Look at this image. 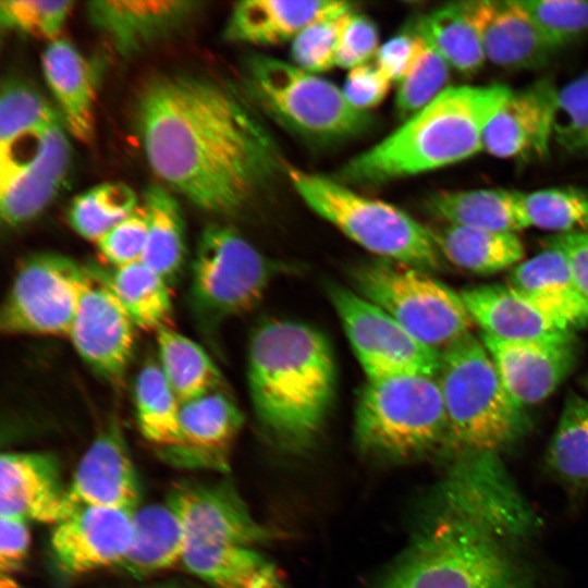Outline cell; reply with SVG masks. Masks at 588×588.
Instances as JSON below:
<instances>
[{
    "label": "cell",
    "instance_id": "cell-1",
    "mask_svg": "<svg viewBox=\"0 0 588 588\" xmlns=\"http://www.w3.org/2000/svg\"><path fill=\"white\" fill-rule=\"evenodd\" d=\"M136 118L152 171L203 210H243L281 168L278 145L259 115L217 81L186 74L152 78L139 94Z\"/></svg>",
    "mask_w": 588,
    "mask_h": 588
},
{
    "label": "cell",
    "instance_id": "cell-2",
    "mask_svg": "<svg viewBox=\"0 0 588 588\" xmlns=\"http://www.w3.org/2000/svg\"><path fill=\"white\" fill-rule=\"evenodd\" d=\"M534 511L488 491L444 489L409 547L372 588H538L522 546Z\"/></svg>",
    "mask_w": 588,
    "mask_h": 588
},
{
    "label": "cell",
    "instance_id": "cell-3",
    "mask_svg": "<svg viewBox=\"0 0 588 588\" xmlns=\"http://www.w3.org/2000/svg\"><path fill=\"white\" fill-rule=\"evenodd\" d=\"M247 379L257 419L270 440L303 452L318 437L335 389V365L327 338L310 326L269 320L248 347Z\"/></svg>",
    "mask_w": 588,
    "mask_h": 588
},
{
    "label": "cell",
    "instance_id": "cell-4",
    "mask_svg": "<svg viewBox=\"0 0 588 588\" xmlns=\"http://www.w3.org/2000/svg\"><path fill=\"white\" fill-rule=\"evenodd\" d=\"M511 91L502 84L446 87L334 179L373 186L467 159L482 150L486 128Z\"/></svg>",
    "mask_w": 588,
    "mask_h": 588
},
{
    "label": "cell",
    "instance_id": "cell-5",
    "mask_svg": "<svg viewBox=\"0 0 588 588\" xmlns=\"http://www.w3.org/2000/svg\"><path fill=\"white\" fill-rule=\"evenodd\" d=\"M437 378L448 419V456L462 451L500 454L528 433L524 407L512 399L486 346L471 333L442 352Z\"/></svg>",
    "mask_w": 588,
    "mask_h": 588
},
{
    "label": "cell",
    "instance_id": "cell-6",
    "mask_svg": "<svg viewBox=\"0 0 588 588\" xmlns=\"http://www.w3.org/2000/svg\"><path fill=\"white\" fill-rule=\"evenodd\" d=\"M355 438L365 454L390 462L443 451L448 419L438 378L367 380L357 402Z\"/></svg>",
    "mask_w": 588,
    "mask_h": 588
},
{
    "label": "cell",
    "instance_id": "cell-7",
    "mask_svg": "<svg viewBox=\"0 0 588 588\" xmlns=\"http://www.w3.org/2000/svg\"><path fill=\"white\" fill-rule=\"evenodd\" d=\"M290 181L304 203L365 249L422 271L441 266L432 230L389 203L369 198L322 174L289 170Z\"/></svg>",
    "mask_w": 588,
    "mask_h": 588
},
{
    "label": "cell",
    "instance_id": "cell-8",
    "mask_svg": "<svg viewBox=\"0 0 588 588\" xmlns=\"http://www.w3.org/2000/svg\"><path fill=\"white\" fill-rule=\"evenodd\" d=\"M249 94L264 111L289 130L316 140L359 135L372 124L333 83L294 63L256 54L246 62Z\"/></svg>",
    "mask_w": 588,
    "mask_h": 588
},
{
    "label": "cell",
    "instance_id": "cell-9",
    "mask_svg": "<svg viewBox=\"0 0 588 588\" xmlns=\"http://www.w3.org/2000/svg\"><path fill=\"white\" fill-rule=\"evenodd\" d=\"M353 281L359 295L438 352L470 333L473 320L461 294L427 271L380 259L358 266Z\"/></svg>",
    "mask_w": 588,
    "mask_h": 588
},
{
    "label": "cell",
    "instance_id": "cell-10",
    "mask_svg": "<svg viewBox=\"0 0 588 588\" xmlns=\"http://www.w3.org/2000/svg\"><path fill=\"white\" fill-rule=\"evenodd\" d=\"M277 270L234 229L209 225L200 235L192 266L194 308L209 322L245 314L259 304Z\"/></svg>",
    "mask_w": 588,
    "mask_h": 588
},
{
    "label": "cell",
    "instance_id": "cell-11",
    "mask_svg": "<svg viewBox=\"0 0 588 588\" xmlns=\"http://www.w3.org/2000/svg\"><path fill=\"white\" fill-rule=\"evenodd\" d=\"M87 272L88 268L59 254L27 257L2 304V333L68 338Z\"/></svg>",
    "mask_w": 588,
    "mask_h": 588
},
{
    "label": "cell",
    "instance_id": "cell-12",
    "mask_svg": "<svg viewBox=\"0 0 588 588\" xmlns=\"http://www.w3.org/2000/svg\"><path fill=\"white\" fill-rule=\"evenodd\" d=\"M328 292L367 380L438 376L441 352L418 341L357 292L336 284Z\"/></svg>",
    "mask_w": 588,
    "mask_h": 588
},
{
    "label": "cell",
    "instance_id": "cell-13",
    "mask_svg": "<svg viewBox=\"0 0 588 588\" xmlns=\"http://www.w3.org/2000/svg\"><path fill=\"white\" fill-rule=\"evenodd\" d=\"M135 324L106 275L88 269L68 339L98 375L119 382L130 364Z\"/></svg>",
    "mask_w": 588,
    "mask_h": 588
},
{
    "label": "cell",
    "instance_id": "cell-14",
    "mask_svg": "<svg viewBox=\"0 0 588 588\" xmlns=\"http://www.w3.org/2000/svg\"><path fill=\"white\" fill-rule=\"evenodd\" d=\"M164 502L182 524L188 539L255 547L277 537L274 530L254 518L229 479L175 481L169 488Z\"/></svg>",
    "mask_w": 588,
    "mask_h": 588
},
{
    "label": "cell",
    "instance_id": "cell-15",
    "mask_svg": "<svg viewBox=\"0 0 588 588\" xmlns=\"http://www.w3.org/2000/svg\"><path fill=\"white\" fill-rule=\"evenodd\" d=\"M503 385L522 407L549 397L572 373L579 356L574 332L530 341H504L481 333Z\"/></svg>",
    "mask_w": 588,
    "mask_h": 588
},
{
    "label": "cell",
    "instance_id": "cell-16",
    "mask_svg": "<svg viewBox=\"0 0 588 588\" xmlns=\"http://www.w3.org/2000/svg\"><path fill=\"white\" fill-rule=\"evenodd\" d=\"M133 538V512L79 507L53 525L50 552L58 571L68 577L118 566Z\"/></svg>",
    "mask_w": 588,
    "mask_h": 588
},
{
    "label": "cell",
    "instance_id": "cell-17",
    "mask_svg": "<svg viewBox=\"0 0 588 588\" xmlns=\"http://www.w3.org/2000/svg\"><path fill=\"white\" fill-rule=\"evenodd\" d=\"M140 498L139 478L125 437L112 419L98 432L75 469L66 488L64 516L85 506L134 512Z\"/></svg>",
    "mask_w": 588,
    "mask_h": 588
},
{
    "label": "cell",
    "instance_id": "cell-18",
    "mask_svg": "<svg viewBox=\"0 0 588 588\" xmlns=\"http://www.w3.org/2000/svg\"><path fill=\"white\" fill-rule=\"evenodd\" d=\"M558 93L547 78L512 90L486 128L482 150L503 159L546 156L553 139Z\"/></svg>",
    "mask_w": 588,
    "mask_h": 588
},
{
    "label": "cell",
    "instance_id": "cell-19",
    "mask_svg": "<svg viewBox=\"0 0 588 588\" xmlns=\"http://www.w3.org/2000/svg\"><path fill=\"white\" fill-rule=\"evenodd\" d=\"M243 420L241 409L221 390L182 403L181 443L162 455L175 466L228 471Z\"/></svg>",
    "mask_w": 588,
    "mask_h": 588
},
{
    "label": "cell",
    "instance_id": "cell-20",
    "mask_svg": "<svg viewBox=\"0 0 588 588\" xmlns=\"http://www.w3.org/2000/svg\"><path fill=\"white\" fill-rule=\"evenodd\" d=\"M71 150L62 122L49 125L34 154L0 176V211L9 226L39 215L59 191L70 166Z\"/></svg>",
    "mask_w": 588,
    "mask_h": 588
},
{
    "label": "cell",
    "instance_id": "cell-21",
    "mask_svg": "<svg viewBox=\"0 0 588 588\" xmlns=\"http://www.w3.org/2000/svg\"><path fill=\"white\" fill-rule=\"evenodd\" d=\"M66 488L59 460L47 452H8L0 458V517L57 524Z\"/></svg>",
    "mask_w": 588,
    "mask_h": 588
},
{
    "label": "cell",
    "instance_id": "cell-22",
    "mask_svg": "<svg viewBox=\"0 0 588 588\" xmlns=\"http://www.w3.org/2000/svg\"><path fill=\"white\" fill-rule=\"evenodd\" d=\"M461 5L473 23L486 57L506 69H535L553 51L517 0H471Z\"/></svg>",
    "mask_w": 588,
    "mask_h": 588
},
{
    "label": "cell",
    "instance_id": "cell-23",
    "mask_svg": "<svg viewBox=\"0 0 588 588\" xmlns=\"http://www.w3.org/2000/svg\"><path fill=\"white\" fill-rule=\"evenodd\" d=\"M507 284L568 331L588 326V301L560 250L546 247L519 262L512 268Z\"/></svg>",
    "mask_w": 588,
    "mask_h": 588
},
{
    "label": "cell",
    "instance_id": "cell-24",
    "mask_svg": "<svg viewBox=\"0 0 588 588\" xmlns=\"http://www.w3.org/2000/svg\"><path fill=\"white\" fill-rule=\"evenodd\" d=\"M199 2L176 0L93 1L91 23L105 33L121 54H131L180 27Z\"/></svg>",
    "mask_w": 588,
    "mask_h": 588
},
{
    "label": "cell",
    "instance_id": "cell-25",
    "mask_svg": "<svg viewBox=\"0 0 588 588\" xmlns=\"http://www.w3.org/2000/svg\"><path fill=\"white\" fill-rule=\"evenodd\" d=\"M460 294L473 322L497 339L530 341L572 332L507 283L481 284Z\"/></svg>",
    "mask_w": 588,
    "mask_h": 588
},
{
    "label": "cell",
    "instance_id": "cell-26",
    "mask_svg": "<svg viewBox=\"0 0 588 588\" xmlns=\"http://www.w3.org/2000/svg\"><path fill=\"white\" fill-rule=\"evenodd\" d=\"M348 7V2L332 0L241 1L230 14L225 37L238 42L275 45L293 40L309 24Z\"/></svg>",
    "mask_w": 588,
    "mask_h": 588
},
{
    "label": "cell",
    "instance_id": "cell-27",
    "mask_svg": "<svg viewBox=\"0 0 588 588\" xmlns=\"http://www.w3.org/2000/svg\"><path fill=\"white\" fill-rule=\"evenodd\" d=\"M181 565L210 588H284L277 567L254 547L188 539Z\"/></svg>",
    "mask_w": 588,
    "mask_h": 588
},
{
    "label": "cell",
    "instance_id": "cell-28",
    "mask_svg": "<svg viewBox=\"0 0 588 588\" xmlns=\"http://www.w3.org/2000/svg\"><path fill=\"white\" fill-rule=\"evenodd\" d=\"M41 64L63 125L75 138L89 140L94 133L95 77L88 62L72 44L56 39L46 47Z\"/></svg>",
    "mask_w": 588,
    "mask_h": 588
},
{
    "label": "cell",
    "instance_id": "cell-29",
    "mask_svg": "<svg viewBox=\"0 0 588 588\" xmlns=\"http://www.w3.org/2000/svg\"><path fill=\"white\" fill-rule=\"evenodd\" d=\"M187 541L166 502L139 506L133 512L131 546L117 567L137 579L164 572L182 563Z\"/></svg>",
    "mask_w": 588,
    "mask_h": 588
},
{
    "label": "cell",
    "instance_id": "cell-30",
    "mask_svg": "<svg viewBox=\"0 0 588 588\" xmlns=\"http://www.w3.org/2000/svg\"><path fill=\"white\" fill-rule=\"evenodd\" d=\"M427 208L446 224L516 233L529 228L523 192L477 188L440 192L430 196Z\"/></svg>",
    "mask_w": 588,
    "mask_h": 588
},
{
    "label": "cell",
    "instance_id": "cell-31",
    "mask_svg": "<svg viewBox=\"0 0 588 588\" xmlns=\"http://www.w3.org/2000/svg\"><path fill=\"white\" fill-rule=\"evenodd\" d=\"M544 467L573 503L588 493V399L574 392L565 397Z\"/></svg>",
    "mask_w": 588,
    "mask_h": 588
},
{
    "label": "cell",
    "instance_id": "cell-32",
    "mask_svg": "<svg viewBox=\"0 0 588 588\" xmlns=\"http://www.w3.org/2000/svg\"><path fill=\"white\" fill-rule=\"evenodd\" d=\"M443 257L475 274H493L515 267L525 248L516 233L446 224L432 231Z\"/></svg>",
    "mask_w": 588,
    "mask_h": 588
},
{
    "label": "cell",
    "instance_id": "cell-33",
    "mask_svg": "<svg viewBox=\"0 0 588 588\" xmlns=\"http://www.w3.org/2000/svg\"><path fill=\"white\" fill-rule=\"evenodd\" d=\"M159 366L181 403L220 390L221 375L205 350L170 326L156 331Z\"/></svg>",
    "mask_w": 588,
    "mask_h": 588
},
{
    "label": "cell",
    "instance_id": "cell-34",
    "mask_svg": "<svg viewBox=\"0 0 588 588\" xmlns=\"http://www.w3.org/2000/svg\"><path fill=\"white\" fill-rule=\"evenodd\" d=\"M135 327L157 331L169 326L172 301L168 281L142 261L106 275Z\"/></svg>",
    "mask_w": 588,
    "mask_h": 588
},
{
    "label": "cell",
    "instance_id": "cell-35",
    "mask_svg": "<svg viewBox=\"0 0 588 588\" xmlns=\"http://www.w3.org/2000/svg\"><path fill=\"white\" fill-rule=\"evenodd\" d=\"M136 419L144 438L161 452L181 443V402L163 376L158 363H147L134 385Z\"/></svg>",
    "mask_w": 588,
    "mask_h": 588
},
{
    "label": "cell",
    "instance_id": "cell-36",
    "mask_svg": "<svg viewBox=\"0 0 588 588\" xmlns=\"http://www.w3.org/2000/svg\"><path fill=\"white\" fill-rule=\"evenodd\" d=\"M147 235L142 262L168 282L181 269L185 256L184 228L180 207L161 186L145 192Z\"/></svg>",
    "mask_w": 588,
    "mask_h": 588
},
{
    "label": "cell",
    "instance_id": "cell-37",
    "mask_svg": "<svg viewBox=\"0 0 588 588\" xmlns=\"http://www.w3.org/2000/svg\"><path fill=\"white\" fill-rule=\"evenodd\" d=\"M415 32L462 73H474L486 61L479 36L461 2L428 13L418 21Z\"/></svg>",
    "mask_w": 588,
    "mask_h": 588
},
{
    "label": "cell",
    "instance_id": "cell-38",
    "mask_svg": "<svg viewBox=\"0 0 588 588\" xmlns=\"http://www.w3.org/2000/svg\"><path fill=\"white\" fill-rule=\"evenodd\" d=\"M133 189L120 182L96 185L71 203L69 220L84 238L97 243L137 208Z\"/></svg>",
    "mask_w": 588,
    "mask_h": 588
},
{
    "label": "cell",
    "instance_id": "cell-39",
    "mask_svg": "<svg viewBox=\"0 0 588 588\" xmlns=\"http://www.w3.org/2000/svg\"><path fill=\"white\" fill-rule=\"evenodd\" d=\"M529 226L564 233H588V193L556 186L523 193Z\"/></svg>",
    "mask_w": 588,
    "mask_h": 588
},
{
    "label": "cell",
    "instance_id": "cell-40",
    "mask_svg": "<svg viewBox=\"0 0 588 588\" xmlns=\"http://www.w3.org/2000/svg\"><path fill=\"white\" fill-rule=\"evenodd\" d=\"M58 121L59 115L34 88L17 81H8L2 85L0 151Z\"/></svg>",
    "mask_w": 588,
    "mask_h": 588
},
{
    "label": "cell",
    "instance_id": "cell-41",
    "mask_svg": "<svg viewBox=\"0 0 588 588\" xmlns=\"http://www.w3.org/2000/svg\"><path fill=\"white\" fill-rule=\"evenodd\" d=\"M418 53L409 71L400 81L395 108L400 118L407 120L431 102L445 89L450 65L421 36Z\"/></svg>",
    "mask_w": 588,
    "mask_h": 588
},
{
    "label": "cell",
    "instance_id": "cell-42",
    "mask_svg": "<svg viewBox=\"0 0 588 588\" xmlns=\"http://www.w3.org/2000/svg\"><path fill=\"white\" fill-rule=\"evenodd\" d=\"M542 38L554 49L588 32V1L517 0Z\"/></svg>",
    "mask_w": 588,
    "mask_h": 588
},
{
    "label": "cell",
    "instance_id": "cell-43",
    "mask_svg": "<svg viewBox=\"0 0 588 588\" xmlns=\"http://www.w3.org/2000/svg\"><path fill=\"white\" fill-rule=\"evenodd\" d=\"M553 139L572 154H588V69L559 89Z\"/></svg>",
    "mask_w": 588,
    "mask_h": 588
},
{
    "label": "cell",
    "instance_id": "cell-44",
    "mask_svg": "<svg viewBox=\"0 0 588 588\" xmlns=\"http://www.w3.org/2000/svg\"><path fill=\"white\" fill-rule=\"evenodd\" d=\"M352 5L305 27L293 40L294 64L309 73L324 72L335 65L339 36Z\"/></svg>",
    "mask_w": 588,
    "mask_h": 588
},
{
    "label": "cell",
    "instance_id": "cell-45",
    "mask_svg": "<svg viewBox=\"0 0 588 588\" xmlns=\"http://www.w3.org/2000/svg\"><path fill=\"white\" fill-rule=\"evenodd\" d=\"M72 1L3 0L0 2L2 26L24 34L56 40Z\"/></svg>",
    "mask_w": 588,
    "mask_h": 588
},
{
    "label": "cell",
    "instance_id": "cell-46",
    "mask_svg": "<svg viewBox=\"0 0 588 588\" xmlns=\"http://www.w3.org/2000/svg\"><path fill=\"white\" fill-rule=\"evenodd\" d=\"M147 235V212L143 206L107 232L96 244L113 269L142 261Z\"/></svg>",
    "mask_w": 588,
    "mask_h": 588
},
{
    "label": "cell",
    "instance_id": "cell-47",
    "mask_svg": "<svg viewBox=\"0 0 588 588\" xmlns=\"http://www.w3.org/2000/svg\"><path fill=\"white\" fill-rule=\"evenodd\" d=\"M378 42L375 23L365 15L350 11L339 36L335 65L352 70L366 64L377 53Z\"/></svg>",
    "mask_w": 588,
    "mask_h": 588
},
{
    "label": "cell",
    "instance_id": "cell-48",
    "mask_svg": "<svg viewBox=\"0 0 588 588\" xmlns=\"http://www.w3.org/2000/svg\"><path fill=\"white\" fill-rule=\"evenodd\" d=\"M391 83L376 65L363 64L350 71L342 90L352 106L367 111L384 99Z\"/></svg>",
    "mask_w": 588,
    "mask_h": 588
},
{
    "label": "cell",
    "instance_id": "cell-49",
    "mask_svg": "<svg viewBox=\"0 0 588 588\" xmlns=\"http://www.w3.org/2000/svg\"><path fill=\"white\" fill-rule=\"evenodd\" d=\"M421 38L414 30L393 36L379 47L376 66L391 81H402L419 50Z\"/></svg>",
    "mask_w": 588,
    "mask_h": 588
},
{
    "label": "cell",
    "instance_id": "cell-50",
    "mask_svg": "<svg viewBox=\"0 0 588 588\" xmlns=\"http://www.w3.org/2000/svg\"><path fill=\"white\" fill-rule=\"evenodd\" d=\"M27 523L17 517L0 518V568L3 574L16 572L26 560L30 543Z\"/></svg>",
    "mask_w": 588,
    "mask_h": 588
},
{
    "label": "cell",
    "instance_id": "cell-51",
    "mask_svg": "<svg viewBox=\"0 0 588 588\" xmlns=\"http://www.w3.org/2000/svg\"><path fill=\"white\" fill-rule=\"evenodd\" d=\"M544 246L555 248L565 256L588 301V233L553 234L544 240Z\"/></svg>",
    "mask_w": 588,
    "mask_h": 588
},
{
    "label": "cell",
    "instance_id": "cell-52",
    "mask_svg": "<svg viewBox=\"0 0 588 588\" xmlns=\"http://www.w3.org/2000/svg\"><path fill=\"white\" fill-rule=\"evenodd\" d=\"M136 588H206L199 583H195L183 578L164 579L148 585L139 586Z\"/></svg>",
    "mask_w": 588,
    "mask_h": 588
},
{
    "label": "cell",
    "instance_id": "cell-53",
    "mask_svg": "<svg viewBox=\"0 0 588 588\" xmlns=\"http://www.w3.org/2000/svg\"><path fill=\"white\" fill-rule=\"evenodd\" d=\"M0 588H23L10 574H0Z\"/></svg>",
    "mask_w": 588,
    "mask_h": 588
},
{
    "label": "cell",
    "instance_id": "cell-54",
    "mask_svg": "<svg viewBox=\"0 0 588 588\" xmlns=\"http://www.w3.org/2000/svg\"><path fill=\"white\" fill-rule=\"evenodd\" d=\"M586 387L588 388V378H587V380H586Z\"/></svg>",
    "mask_w": 588,
    "mask_h": 588
}]
</instances>
